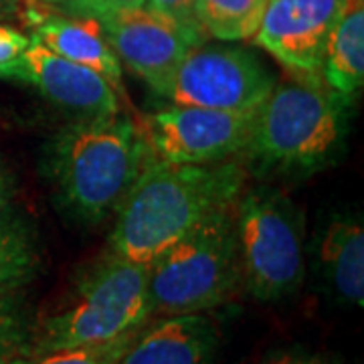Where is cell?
<instances>
[{"mask_svg": "<svg viewBox=\"0 0 364 364\" xmlns=\"http://www.w3.org/2000/svg\"><path fill=\"white\" fill-rule=\"evenodd\" d=\"M318 263L334 296L363 308L364 227L358 219H334L318 243Z\"/></svg>", "mask_w": 364, "mask_h": 364, "instance_id": "14", "label": "cell"}, {"mask_svg": "<svg viewBox=\"0 0 364 364\" xmlns=\"http://www.w3.org/2000/svg\"><path fill=\"white\" fill-rule=\"evenodd\" d=\"M322 79L342 95L354 97L364 83V2L348 0L326 43Z\"/></svg>", "mask_w": 364, "mask_h": 364, "instance_id": "15", "label": "cell"}, {"mask_svg": "<svg viewBox=\"0 0 364 364\" xmlns=\"http://www.w3.org/2000/svg\"><path fill=\"white\" fill-rule=\"evenodd\" d=\"M245 166L237 160L172 164L150 156L116 213L109 251L150 265L207 215L243 193Z\"/></svg>", "mask_w": 364, "mask_h": 364, "instance_id": "1", "label": "cell"}, {"mask_svg": "<svg viewBox=\"0 0 364 364\" xmlns=\"http://www.w3.org/2000/svg\"><path fill=\"white\" fill-rule=\"evenodd\" d=\"M259 364H330L322 356L306 354V352H277L269 358L261 360Z\"/></svg>", "mask_w": 364, "mask_h": 364, "instance_id": "23", "label": "cell"}, {"mask_svg": "<svg viewBox=\"0 0 364 364\" xmlns=\"http://www.w3.org/2000/svg\"><path fill=\"white\" fill-rule=\"evenodd\" d=\"M241 286L259 301L294 296L304 284V219L286 195L251 188L233 207Z\"/></svg>", "mask_w": 364, "mask_h": 364, "instance_id": "6", "label": "cell"}, {"mask_svg": "<svg viewBox=\"0 0 364 364\" xmlns=\"http://www.w3.org/2000/svg\"><path fill=\"white\" fill-rule=\"evenodd\" d=\"M0 79L31 85L47 102L77 116V119L119 114L116 90L97 71L63 59L35 41L0 65Z\"/></svg>", "mask_w": 364, "mask_h": 364, "instance_id": "10", "label": "cell"}, {"mask_svg": "<svg viewBox=\"0 0 364 364\" xmlns=\"http://www.w3.org/2000/svg\"><path fill=\"white\" fill-rule=\"evenodd\" d=\"M140 328L130 330L114 340L100 342V344L37 354V356L26 358L23 364H119L124 352L128 350V346L132 344V340L136 338V334L140 332Z\"/></svg>", "mask_w": 364, "mask_h": 364, "instance_id": "19", "label": "cell"}, {"mask_svg": "<svg viewBox=\"0 0 364 364\" xmlns=\"http://www.w3.org/2000/svg\"><path fill=\"white\" fill-rule=\"evenodd\" d=\"M221 328L208 312L150 318L119 364H213Z\"/></svg>", "mask_w": 364, "mask_h": 364, "instance_id": "12", "label": "cell"}, {"mask_svg": "<svg viewBox=\"0 0 364 364\" xmlns=\"http://www.w3.org/2000/svg\"><path fill=\"white\" fill-rule=\"evenodd\" d=\"M39 2H45V4H61L65 0H39Z\"/></svg>", "mask_w": 364, "mask_h": 364, "instance_id": "26", "label": "cell"}, {"mask_svg": "<svg viewBox=\"0 0 364 364\" xmlns=\"http://www.w3.org/2000/svg\"><path fill=\"white\" fill-rule=\"evenodd\" d=\"M273 85L275 75L257 55L241 47L203 43L182 59L164 97L174 105L257 112Z\"/></svg>", "mask_w": 364, "mask_h": 364, "instance_id": "7", "label": "cell"}, {"mask_svg": "<svg viewBox=\"0 0 364 364\" xmlns=\"http://www.w3.org/2000/svg\"><path fill=\"white\" fill-rule=\"evenodd\" d=\"M255 112H223L170 105L148 116L142 128L150 154L172 164H213L243 156Z\"/></svg>", "mask_w": 364, "mask_h": 364, "instance_id": "8", "label": "cell"}, {"mask_svg": "<svg viewBox=\"0 0 364 364\" xmlns=\"http://www.w3.org/2000/svg\"><path fill=\"white\" fill-rule=\"evenodd\" d=\"M28 4L31 0H0V23L9 18H16V16L23 18V13Z\"/></svg>", "mask_w": 364, "mask_h": 364, "instance_id": "25", "label": "cell"}, {"mask_svg": "<svg viewBox=\"0 0 364 364\" xmlns=\"http://www.w3.org/2000/svg\"><path fill=\"white\" fill-rule=\"evenodd\" d=\"M41 269V251L33 225L13 207L0 210V294L23 289Z\"/></svg>", "mask_w": 364, "mask_h": 364, "instance_id": "16", "label": "cell"}, {"mask_svg": "<svg viewBox=\"0 0 364 364\" xmlns=\"http://www.w3.org/2000/svg\"><path fill=\"white\" fill-rule=\"evenodd\" d=\"M37 316L23 289L0 294V364H23L33 354Z\"/></svg>", "mask_w": 364, "mask_h": 364, "instance_id": "18", "label": "cell"}, {"mask_svg": "<svg viewBox=\"0 0 364 364\" xmlns=\"http://www.w3.org/2000/svg\"><path fill=\"white\" fill-rule=\"evenodd\" d=\"M150 318L148 265L107 249L104 257L81 269L55 310L37 318L31 356L107 342Z\"/></svg>", "mask_w": 364, "mask_h": 364, "instance_id": "4", "label": "cell"}, {"mask_svg": "<svg viewBox=\"0 0 364 364\" xmlns=\"http://www.w3.org/2000/svg\"><path fill=\"white\" fill-rule=\"evenodd\" d=\"M233 205L207 215L148 265L152 318L213 312L241 289Z\"/></svg>", "mask_w": 364, "mask_h": 364, "instance_id": "5", "label": "cell"}, {"mask_svg": "<svg viewBox=\"0 0 364 364\" xmlns=\"http://www.w3.org/2000/svg\"><path fill=\"white\" fill-rule=\"evenodd\" d=\"M23 21L31 28L28 39L63 59L97 71L116 93L124 91V67L109 47L104 28L97 21L69 14H45L35 4L26 6Z\"/></svg>", "mask_w": 364, "mask_h": 364, "instance_id": "13", "label": "cell"}, {"mask_svg": "<svg viewBox=\"0 0 364 364\" xmlns=\"http://www.w3.org/2000/svg\"><path fill=\"white\" fill-rule=\"evenodd\" d=\"M269 0H196L195 18L207 37L247 41L259 28Z\"/></svg>", "mask_w": 364, "mask_h": 364, "instance_id": "17", "label": "cell"}, {"mask_svg": "<svg viewBox=\"0 0 364 364\" xmlns=\"http://www.w3.org/2000/svg\"><path fill=\"white\" fill-rule=\"evenodd\" d=\"M346 4L348 0H269L253 41L289 73L322 75L326 43Z\"/></svg>", "mask_w": 364, "mask_h": 364, "instance_id": "11", "label": "cell"}, {"mask_svg": "<svg viewBox=\"0 0 364 364\" xmlns=\"http://www.w3.org/2000/svg\"><path fill=\"white\" fill-rule=\"evenodd\" d=\"M195 4L196 0H146V6L150 11L162 14V16H168L188 28L203 31L195 18Z\"/></svg>", "mask_w": 364, "mask_h": 364, "instance_id": "21", "label": "cell"}, {"mask_svg": "<svg viewBox=\"0 0 364 364\" xmlns=\"http://www.w3.org/2000/svg\"><path fill=\"white\" fill-rule=\"evenodd\" d=\"M28 43H31V39L23 31L0 23V65L11 61L21 51H25Z\"/></svg>", "mask_w": 364, "mask_h": 364, "instance_id": "22", "label": "cell"}, {"mask_svg": "<svg viewBox=\"0 0 364 364\" xmlns=\"http://www.w3.org/2000/svg\"><path fill=\"white\" fill-rule=\"evenodd\" d=\"M150 156L142 128L132 117H79L49 140L45 170L69 215L102 223L122 207Z\"/></svg>", "mask_w": 364, "mask_h": 364, "instance_id": "2", "label": "cell"}, {"mask_svg": "<svg viewBox=\"0 0 364 364\" xmlns=\"http://www.w3.org/2000/svg\"><path fill=\"white\" fill-rule=\"evenodd\" d=\"M16 191V178L6 160L0 156V210L9 205H13V196Z\"/></svg>", "mask_w": 364, "mask_h": 364, "instance_id": "24", "label": "cell"}, {"mask_svg": "<svg viewBox=\"0 0 364 364\" xmlns=\"http://www.w3.org/2000/svg\"><path fill=\"white\" fill-rule=\"evenodd\" d=\"M354 97L326 85L322 75L275 81L255 112L245 156L263 170L310 174L332 164L344 148Z\"/></svg>", "mask_w": 364, "mask_h": 364, "instance_id": "3", "label": "cell"}, {"mask_svg": "<svg viewBox=\"0 0 364 364\" xmlns=\"http://www.w3.org/2000/svg\"><path fill=\"white\" fill-rule=\"evenodd\" d=\"M59 6L69 16L93 18L100 23L112 14L146 6V0H65Z\"/></svg>", "mask_w": 364, "mask_h": 364, "instance_id": "20", "label": "cell"}, {"mask_svg": "<svg viewBox=\"0 0 364 364\" xmlns=\"http://www.w3.org/2000/svg\"><path fill=\"white\" fill-rule=\"evenodd\" d=\"M100 25L122 67H128L160 95H166L188 51L207 41L203 31L188 28L148 6L112 14Z\"/></svg>", "mask_w": 364, "mask_h": 364, "instance_id": "9", "label": "cell"}]
</instances>
